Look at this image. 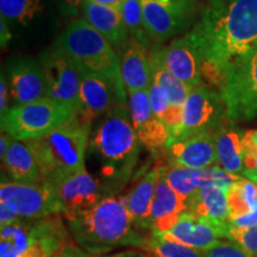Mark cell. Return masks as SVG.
Wrapping results in <instances>:
<instances>
[{
	"label": "cell",
	"mask_w": 257,
	"mask_h": 257,
	"mask_svg": "<svg viewBox=\"0 0 257 257\" xmlns=\"http://www.w3.org/2000/svg\"><path fill=\"white\" fill-rule=\"evenodd\" d=\"M188 36L201 74L219 87L227 69L257 46V0H208Z\"/></svg>",
	"instance_id": "obj_1"
},
{
	"label": "cell",
	"mask_w": 257,
	"mask_h": 257,
	"mask_svg": "<svg viewBox=\"0 0 257 257\" xmlns=\"http://www.w3.org/2000/svg\"><path fill=\"white\" fill-rule=\"evenodd\" d=\"M74 240L89 255H99L121 245L146 248L147 240L135 230V220L124 199L106 197L68 221Z\"/></svg>",
	"instance_id": "obj_2"
},
{
	"label": "cell",
	"mask_w": 257,
	"mask_h": 257,
	"mask_svg": "<svg viewBox=\"0 0 257 257\" xmlns=\"http://www.w3.org/2000/svg\"><path fill=\"white\" fill-rule=\"evenodd\" d=\"M91 123L76 117L43 136L24 142L40 167L42 180L51 186L85 170Z\"/></svg>",
	"instance_id": "obj_3"
},
{
	"label": "cell",
	"mask_w": 257,
	"mask_h": 257,
	"mask_svg": "<svg viewBox=\"0 0 257 257\" xmlns=\"http://www.w3.org/2000/svg\"><path fill=\"white\" fill-rule=\"evenodd\" d=\"M56 44L72 60L81 75L107 80L125 94L120 61L112 44L85 19H76L57 38Z\"/></svg>",
	"instance_id": "obj_4"
},
{
	"label": "cell",
	"mask_w": 257,
	"mask_h": 257,
	"mask_svg": "<svg viewBox=\"0 0 257 257\" xmlns=\"http://www.w3.org/2000/svg\"><path fill=\"white\" fill-rule=\"evenodd\" d=\"M140 143L126 104H117L104 115L91 141L92 150L102 162L104 175L117 181L124 180L133 170Z\"/></svg>",
	"instance_id": "obj_5"
},
{
	"label": "cell",
	"mask_w": 257,
	"mask_h": 257,
	"mask_svg": "<svg viewBox=\"0 0 257 257\" xmlns=\"http://www.w3.org/2000/svg\"><path fill=\"white\" fill-rule=\"evenodd\" d=\"M79 112L73 105L46 98L15 105L2 117V131L16 141L27 142L41 137L74 119Z\"/></svg>",
	"instance_id": "obj_6"
},
{
	"label": "cell",
	"mask_w": 257,
	"mask_h": 257,
	"mask_svg": "<svg viewBox=\"0 0 257 257\" xmlns=\"http://www.w3.org/2000/svg\"><path fill=\"white\" fill-rule=\"evenodd\" d=\"M219 92L227 120L257 118V46L227 69Z\"/></svg>",
	"instance_id": "obj_7"
},
{
	"label": "cell",
	"mask_w": 257,
	"mask_h": 257,
	"mask_svg": "<svg viewBox=\"0 0 257 257\" xmlns=\"http://www.w3.org/2000/svg\"><path fill=\"white\" fill-rule=\"evenodd\" d=\"M0 201L8 204L24 219H42L62 214L56 189L49 184H21L4 181L0 185Z\"/></svg>",
	"instance_id": "obj_8"
},
{
	"label": "cell",
	"mask_w": 257,
	"mask_h": 257,
	"mask_svg": "<svg viewBox=\"0 0 257 257\" xmlns=\"http://www.w3.org/2000/svg\"><path fill=\"white\" fill-rule=\"evenodd\" d=\"M224 118L226 117L220 92L201 82L192 88L185 102L181 133L176 141L214 131L219 127Z\"/></svg>",
	"instance_id": "obj_9"
},
{
	"label": "cell",
	"mask_w": 257,
	"mask_h": 257,
	"mask_svg": "<svg viewBox=\"0 0 257 257\" xmlns=\"http://www.w3.org/2000/svg\"><path fill=\"white\" fill-rule=\"evenodd\" d=\"M48 85V98L73 105L79 112L81 73L56 44L42 53L38 60Z\"/></svg>",
	"instance_id": "obj_10"
},
{
	"label": "cell",
	"mask_w": 257,
	"mask_h": 257,
	"mask_svg": "<svg viewBox=\"0 0 257 257\" xmlns=\"http://www.w3.org/2000/svg\"><path fill=\"white\" fill-rule=\"evenodd\" d=\"M142 4L148 36L159 43L185 31L197 14L195 0H172L168 4L142 2Z\"/></svg>",
	"instance_id": "obj_11"
},
{
	"label": "cell",
	"mask_w": 257,
	"mask_h": 257,
	"mask_svg": "<svg viewBox=\"0 0 257 257\" xmlns=\"http://www.w3.org/2000/svg\"><path fill=\"white\" fill-rule=\"evenodd\" d=\"M53 187L62 205V216L68 221L104 199L99 182L86 169L62 179Z\"/></svg>",
	"instance_id": "obj_12"
},
{
	"label": "cell",
	"mask_w": 257,
	"mask_h": 257,
	"mask_svg": "<svg viewBox=\"0 0 257 257\" xmlns=\"http://www.w3.org/2000/svg\"><path fill=\"white\" fill-rule=\"evenodd\" d=\"M127 106L140 142L150 150L168 147L170 134L154 113L149 89L127 92Z\"/></svg>",
	"instance_id": "obj_13"
},
{
	"label": "cell",
	"mask_w": 257,
	"mask_h": 257,
	"mask_svg": "<svg viewBox=\"0 0 257 257\" xmlns=\"http://www.w3.org/2000/svg\"><path fill=\"white\" fill-rule=\"evenodd\" d=\"M227 233L229 226L214 224L186 211L180 216L172 230L161 234L189 248L205 251L219 244L220 238H227Z\"/></svg>",
	"instance_id": "obj_14"
},
{
	"label": "cell",
	"mask_w": 257,
	"mask_h": 257,
	"mask_svg": "<svg viewBox=\"0 0 257 257\" xmlns=\"http://www.w3.org/2000/svg\"><path fill=\"white\" fill-rule=\"evenodd\" d=\"M152 54L167 70L191 88L201 83L200 59L188 34L176 38L163 49L154 50Z\"/></svg>",
	"instance_id": "obj_15"
},
{
	"label": "cell",
	"mask_w": 257,
	"mask_h": 257,
	"mask_svg": "<svg viewBox=\"0 0 257 257\" xmlns=\"http://www.w3.org/2000/svg\"><path fill=\"white\" fill-rule=\"evenodd\" d=\"M9 91L15 105H23L48 98V85L40 62L30 59L9 64Z\"/></svg>",
	"instance_id": "obj_16"
},
{
	"label": "cell",
	"mask_w": 257,
	"mask_h": 257,
	"mask_svg": "<svg viewBox=\"0 0 257 257\" xmlns=\"http://www.w3.org/2000/svg\"><path fill=\"white\" fill-rule=\"evenodd\" d=\"M79 100V117L91 123L110 112L117 104H126V95L121 94L107 80L81 75Z\"/></svg>",
	"instance_id": "obj_17"
},
{
	"label": "cell",
	"mask_w": 257,
	"mask_h": 257,
	"mask_svg": "<svg viewBox=\"0 0 257 257\" xmlns=\"http://www.w3.org/2000/svg\"><path fill=\"white\" fill-rule=\"evenodd\" d=\"M167 148L169 150L170 165L202 170L217 163L214 131L176 141Z\"/></svg>",
	"instance_id": "obj_18"
},
{
	"label": "cell",
	"mask_w": 257,
	"mask_h": 257,
	"mask_svg": "<svg viewBox=\"0 0 257 257\" xmlns=\"http://www.w3.org/2000/svg\"><path fill=\"white\" fill-rule=\"evenodd\" d=\"M159 168V167H157ZM160 176L156 185L152 213L149 219V229L152 232L166 233L178 223L180 216L188 211L187 201L181 198L168 185L159 169Z\"/></svg>",
	"instance_id": "obj_19"
},
{
	"label": "cell",
	"mask_w": 257,
	"mask_h": 257,
	"mask_svg": "<svg viewBox=\"0 0 257 257\" xmlns=\"http://www.w3.org/2000/svg\"><path fill=\"white\" fill-rule=\"evenodd\" d=\"M119 61L121 81L126 92L149 89L153 81L152 64L143 43L130 37Z\"/></svg>",
	"instance_id": "obj_20"
},
{
	"label": "cell",
	"mask_w": 257,
	"mask_h": 257,
	"mask_svg": "<svg viewBox=\"0 0 257 257\" xmlns=\"http://www.w3.org/2000/svg\"><path fill=\"white\" fill-rule=\"evenodd\" d=\"M229 187L220 184H208L188 199V212L212 223L229 226Z\"/></svg>",
	"instance_id": "obj_21"
},
{
	"label": "cell",
	"mask_w": 257,
	"mask_h": 257,
	"mask_svg": "<svg viewBox=\"0 0 257 257\" xmlns=\"http://www.w3.org/2000/svg\"><path fill=\"white\" fill-rule=\"evenodd\" d=\"M82 12L83 19L110 42L112 47L126 41L128 32L119 9L83 0Z\"/></svg>",
	"instance_id": "obj_22"
},
{
	"label": "cell",
	"mask_w": 257,
	"mask_h": 257,
	"mask_svg": "<svg viewBox=\"0 0 257 257\" xmlns=\"http://www.w3.org/2000/svg\"><path fill=\"white\" fill-rule=\"evenodd\" d=\"M159 176V168L150 170L134 186L126 197L123 198L136 226L142 229H149L150 213Z\"/></svg>",
	"instance_id": "obj_23"
},
{
	"label": "cell",
	"mask_w": 257,
	"mask_h": 257,
	"mask_svg": "<svg viewBox=\"0 0 257 257\" xmlns=\"http://www.w3.org/2000/svg\"><path fill=\"white\" fill-rule=\"evenodd\" d=\"M3 163L10 178L16 182L44 184L35 155L24 142L12 140L11 147Z\"/></svg>",
	"instance_id": "obj_24"
},
{
	"label": "cell",
	"mask_w": 257,
	"mask_h": 257,
	"mask_svg": "<svg viewBox=\"0 0 257 257\" xmlns=\"http://www.w3.org/2000/svg\"><path fill=\"white\" fill-rule=\"evenodd\" d=\"M242 135L236 128L223 126L214 131L218 167L227 174H243Z\"/></svg>",
	"instance_id": "obj_25"
},
{
	"label": "cell",
	"mask_w": 257,
	"mask_h": 257,
	"mask_svg": "<svg viewBox=\"0 0 257 257\" xmlns=\"http://www.w3.org/2000/svg\"><path fill=\"white\" fill-rule=\"evenodd\" d=\"M229 221L248 216L257 208V184L238 176L227 191Z\"/></svg>",
	"instance_id": "obj_26"
},
{
	"label": "cell",
	"mask_w": 257,
	"mask_h": 257,
	"mask_svg": "<svg viewBox=\"0 0 257 257\" xmlns=\"http://www.w3.org/2000/svg\"><path fill=\"white\" fill-rule=\"evenodd\" d=\"M150 64H152L153 79L160 83L168 93L170 99V105L175 107H184L192 88L178 78H175L169 70H167L155 56L150 55Z\"/></svg>",
	"instance_id": "obj_27"
},
{
	"label": "cell",
	"mask_w": 257,
	"mask_h": 257,
	"mask_svg": "<svg viewBox=\"0 0 257 257\" xmlns=\"http://www.w3.org/2000/svg\"><path fill=\"white\" fill-rule=\"evenodd\" d=\"M43 11V0H0V15L8 22L28 25Z\"/></svg>",
	"instance_id": "obj_28"
},
{
	"label": "cell",
	"mask_w": 257,
	"mask_h": 257,
	"mask_svg": "<svg viewBox=\"0 0 257 257\" xmlns=\"http://www.w3.org/2000/svg\"><path fill=\"white\" fill-rule=\"evenodd\" d=\"M146 248L154 257H204L200 250L166 238L159 232H152L147 240Z\"/></svg>",
	"instance_id": "obj_29"
},
{
	"label": "cell",
	"mask_w": 257,
	"mask_h": 257,
	"mask_svg": "<svg viewBox=\"0 0 257 257\" xmlns=\"http://www.w3.org/2000/svg\"><path fill=\"white\" fill-rule=\"evenodd\" d=\"M119 11L131 37L140 41L147 47L149 36H148L146 25H144L142 0H125L120 5Z\"/></svg>",
	"instance_id": "obj_30"
},
{
	"label": "cell",
	"mask_w": 257,
	"mask_h": 257,
	"mask_svg": "<svg viewBox=\"0 0 257 257\" xmlns=\"http://www.w3.org/2000/svg\"><path fill=\"white\" fill-rule=\"evenodd\" d=\"M243 176L257 170V128L249 130L242 135Z\"/></svg>",
	"instance_id": "obj_31"
},
{
	"label": "cell",
	"mask_w": 257,
	"mask_h": 257,
	"mask_svg": "<svg viewBox=\"0 0 257 257\" xmlns=\"http://www.w3.org/2000/svg\"><path fill=\"white\" fill-rule=\"evenodd\" d=\"M227 239L238 244L251 256L257 257V225L249 229H229Z\"/></svg>",
	"instance_id": "obj_32"
},
{
	"label": "cell",
	"mask_w": 257,
	"mask_h": 257,
	"mask_svg": "<svg viewBox=\"0 0 257 257\" xmlns=\"http://www.w3.org/2000/svg\"><path fill=\"white\" fill-rule=\"evenodd\" d=\"M149 96L150 102H152V107L154 113L159 119L162 121L163 117H165L167 111L170 107V99L168 93L160 83H157L155 80L153 79L152 85L149 87Z\"/></svg>",
	"instance_id": "obj_33"
},
{
	"label": "cell",
	"mask_w": 257,
	"mask_h": 257,
	"mask_svg": "<svg viewBox=\"0 0 257 257\" xmlns=\"http://www.w3.org/2000/svg\"><path fill=\"white\" fill-rule=\"evenodd\" d=\"M204 257H253L237 243L220 242L213 248L202 251Z\"/></svg>",
	"instance_id": "obj_34"
},
{
	"label": "cell",
	"mask_w": 257,
	"mask_h": 257,
	"mask_svg": "<svg viewBox=\"0 0 257 257\" xmlns=\"http://www.w3.org/2000/svg\"><path fill=\"white\" fill-rule=\"evenodd\" d=\"M257 225V208L248 216L229 221V229H249Z\"/></svg>",
	"instance_id": "obj_35"
},
{
	"label": "cell",
	"mask_w": 257,
	"mask_h": 257,
	"mask_svg": "<svg viewBox=\"0 0 257 257\" xmlns=\"http://www.w3.org/2000/svg\"><path fill=\"white\" fill-rule=\"evenodd\" d=\"M19 219H21V218L18 217V214L16 213L8 204L0 201V225H2V226L14 224Z\"/></svg>",
	"instance_id": "obj_36"
},
{
	"label": "cell",
	"mask_w": 257,
	"mask_h": 257,
	"mask_svg": "<svg viewBox=\"0 0 257 257\" xmlns=\"http://www.w3.org/2000/svg\"><path fill=\"white\" fill-rule=\"evenodd\" d=\"M9 83L5 79V73L0 75V117H3L9 111Z\"/></svg>",
	"instance_id": "obj_37"
},
{
	"label": "cell",
	"mask_w": 257,
	"mask_h": 257,
	"mask_svg": "<svg viewBox=\"0 0 257 257\" xmlns=\"http://www.w3.org/2000/svg\"><path fill=\"white\" fill-rule=\"evenodd\" d=\"M59 2H60L61 9H62L64 14L74 16L78 14L80 5L82 6L83 0H59Z\"/></svg>",
	"instance_id": "obj_38"
},
{
	"label": "cell",
	"mask_w": 257,
	"mask_h": 257,
	"mask_svg": "<svg viewBox=\"0 0 257 257\" xmlns=\"http://www.w3.org/2000/svg\"><path fill=\"white\" fill-rule=\"evenodd\" d=\"M61 257H91V256H89L88 252L83 251V250L81 248H79V246L69 244V245L63 250L62 253H61Z\"/></svg>",
	"instance_id": "obj_39"
},
{
	"label": "cell",
	"mask_w": 257,
	"mask_h": 257,
	"mask_svg": "<svg viewBox=\"0 0 257 257\" xmlns=\"http://www.w3.org/2000/svg\"><path fill=\"white\" fill-rule=\"evenodd\" d=\"M12 140H14V138L2 131V136H0V157H2V161H4L6 155H8Z\"/></svg>",
	"instance_id": "obj_40"
},
{
	"label": "cell",
	"mask_w": 257,
	"mask_h": 257,
	"mask_svg": "<svg viewBox=\"0 0 257 257\" xmlns=\"http://www.w3.org/2000/svg\"><path fill=\"white\" fill-rule=\"evenodd\" d=\"M0 25H2V44L3 47L6 46L10 38H11V32L9 30V25H8V21H5L4 18L0 19Z\"/></svg>",
	"instance_id": "obj_41"
},
{
	"label": "cell",
	"mask_w": 257,
	"mask_h": 257,
	"mask_svg": "<svg viewBox=\"0 0 257 257\" xmlns=\"http://www.w3.org/2000/svg\"><path fill=\"white\" fill-rule=\"evenodd\" d=\"M89 2L95 3V4H99V5L110 6V8L119 9L120 5L123 4L125 0H89Z\"/></svg>",
	"instance_id": "obj_42"
},
{
	"label": "cell",
	"mask_w": 257,
	"mask_h": 257,
	"mask_svg": "<svg viewBox=\"0 0 257 257\" xmlns=\"http://www.w3.org/2000/svg\"><path fill=\"white\" fill-rule=\"evenodd\" d=\"M102 257H143V256L138 255V253L133 252V251H126V252L115 253V255H112V256H102Z\"/></svg>",
	"instance_id": "obj_43"
},
{
	"label": "cell",
	"mask_w": 257,
	"mask_h": 257,
	"mask_svg": "<svg viewBox=\"0 0 257 257\" xmlns=\"http://www.w3.org/2000/svg\"><path fill=\"white\" fill-rule=\"evenodd\" d=\"M142 2H150V3H159V4H168L172 0H142Z\"/></svg>",
	"instance_id": "obj_44"
},
{
	"label": "cell",
	"mask_w": 257,
	"mask_h": 257,
	"mask_svg": "<svg viewBox=\"0 0 257 257\" xmlns=\"http://www.w3.org/2000/svg\"><path fill=\"white\" fill-rule=\"evenodd\" d=\"M55 257H61V255H57V256H55Z\"/></svg>",
	"instance_id": "obj_45"
},
{
	"label": "cell",
	"mask_w": 257,
	"mask_h": 257,
	"mask_svg": "<svg viewBox=\"0 0 257 257\" xmlns=\"http://www.w3.org/2000/svg\"><path fill=\"white\" fill-rule=\"evenodd\" d=\"M143 257H144V256H143Z\"/></svg>",
	"instance_id": "obj_46"
}]
</instances>
